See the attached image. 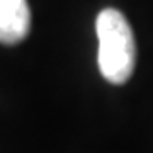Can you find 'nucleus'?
Segmentation results:
<instances>
[{
  "label": "nucleus",
  "mask_w": 153,
  "mask_h": 153,
  "mask_svg": "<svg viewBox=\"0 0 153 153\" xmlns=\"http://www.w3.org/2000/svg\"><path fill=\"white\" fill-rule=\"evenodd\" d=\"M95 29L102 76L114 85L128 82L136 65V44L129 22L119 10L105 9L97 16Z\"/></svg>",
  "instance_id": "obj_1"
},
{
  "label": "nucleus",
  "mask_w": 153,
  "mask_h": 153,
  "mask_svg": "<svg viewBox=\"0 0 153 153\" xmlns=\"http://www.w3.org/2000/svg\"><path fill=\"white\" fill-rule=\"evenodd\" d=\"M27 0H0V43L17 44L29 34Z\"/></svg>",
  "instance_id": "obj_2"
}]
</instances>
